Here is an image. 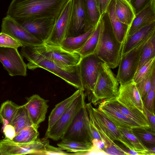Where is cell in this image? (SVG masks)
<instances>
[{
  "instance_id": "obj_1",
  "label": "cell",
  "mask_w": 155,
  "mask_h": 155,
  "mask_svg": "<svg viewBox=\"0 0 155 155\" xmlns=\"http://www.w3.org/2000/svg\"><path fill=\"white\" fill-rule=\"evenodd\" d=\"M21 47V54L28 61L27 64L28 69L34 70L38 68H42L84 91L78 64L71 66H62L44 57L33 50L30 46Z\"/></svg>"
},
{
  "instance_id": "obj_2",
  "label": "cell",
  "mask_w": 155,
  "mask_h": 155,
  "mask_svg": "<svg viewBox=\"0 0 155 155\" xmlns=\"http://www.w3.org/2000/svg\"><path fill=\"white\" fill-rule=\"evenodd\" d=\"M68 0H12L7 16L56 19Z\"/></svg>"
},
{
  "instance_id": "obj_3",
  "label": "cell",
  "mask_w": 155,
  "mask_h": 155,
  "mask_svg": "<svg viewBox=\"0 0 155 155\" xmlns=\"http://www.w3.org/2000/svg\"><path fill=\"white\" fill-rule=\"evenodd\" d=\"M98 43L94 53L110 68L119 64L122 44L117 39L106 13L101 16Z\"/></svg>"
},
{
  "instance_id": "obj_4",
  "label": "cell",
  "mask_w": 155,
  "mask_h": 155,
  "mask_svg": "<svg viewBox=\"0 0 155 155\" xmlns=\"http://www.w3.org/2000/svg\"><path fill=\"white\" fill-rule=\"evenodd\" d=\"M119 88V82L111 68L102 62L91 95V102L96 105L102 100L116 99Z\"/></svg>"
},
{
  "instance_id": "obj_5",
  "label": "cell",
  "mask_w": 155,
  "mask_h": 155,
  "mask_svg": "<svg viewBox=\"0 0 155 155\" xmlns=\"http://www.w3.org/2000/svg\"><path fill=\"white\" fill-rule=\"evenodd\" d=\"M85 107L89 120L97 130L102 131L112 141H119L128 148L134 150L115 125L101 111L93 107L91 102L86 104Z\"/></svg>"
},
{
  "instance_id": "obj_6",
  "label": "cell",
  "mask_w": 155,
  "mask_h": 155,
  "mask_svg": "<svg viewBox=\"0 0 155 155\" xmlns=\"http://www.w3.org/2000/svg\"><path fill=\"white\" fill-rule=\"evenodd\" d=\"M151 34L134 48L121 56L116 78L120 84L132 81L139 64L141 55Z\"/></svg>"
},
{
  "instance_id": "obj_7",
  "label": "cell",
  "mask_w": 155,
  "mask_h": 155,
  "mask_svg": "<svg viewBox=\"0 0 155 155\" xmlns=\"http://www.w3.org/2000/svg\"><path fill=\"white\" fill-rule=\"evenodd\" d=\"M85 105L75 115L61 140H70L93 145V138L90 130L89 118Z\"/></svg>"
},
{
  "instance_id": "obj_8",
  "label": "cell",
  "mask_w": 155,
  "mask_h": 155,
  "mask_svg": "<svg viewBox=\"0 0 155 155\" xmlns=\"http://www.w3.org/2000/svg\"><path fill=\"white\" fill-rule=\"evenodd\" d=\"M103 62L94 54L82 57L78 64L81 80L85 97L90 101L91 97Z\"/></svg>"
},
{
  "instance_id": "obj_9",
  "label": "cell",
  "mask_w": 155,
  "mask_h": 155,
  "mask_svg": "<svg viewBox=\"0 0 155 155\" xmlns=\"http://www.w3.org/2000/svg\"><path fill=\"white\" fill-rule=\"evenodd\" d=\"M84 92L82 91L51 129L46 131L45 137L54 141L61 140L75 115L86 104Z\"/></svg>"
},
{
  "instance_id": "obj_10",
  "label": "cell",
  "mask_w": 155,
  "mask_h": 155,
  "mask_svg": "<svg viewBox=\"0 0 155 155\" xmlns=\"http://www.w3.org/2000/svg\"><path fill=\"white\" fill-rule=\"evenodd\" d=\"M30 46L33 50L44 57L63 66L77 65L82 58L77 52H69L61 46L49 45L45 42Z\"/></svg>"
},
{
  "instance_id": "obj_11",
  "label": "cell",
  "mask_w": 155,
  "mask_h": 155,
  "mask_svg": "<svg viewBox=\"0 0 155 155\" xmlns=\"http://www.w3.org/2000/svg\"><path fill=\"white\" fill-rule=\"evenodd\" d=\"M45 137L27 143L14 142L4 139L0 140L1 155H42L45 145L49 143Z\"/></svg>"
},
{
  "instance_id": "obj_12",
  "label": "cell",
  "mask_w": 155,
  "mask_h": 155,
  "mask_svg": "<svg viewBox=\"0 0 155 155\" xmlns=\"http://www.w3.org/2000/svg\"><path fill=\"white\" fill-rule=\"evenodd\" d=\"M35 38L45 42L49 37L56 19L26 16L13 18Z\"/></svg>"
},
{
  "instance_id": "obj_13",
  "label": "cell",
  "mask_w": 155,
  "mask_h": 155,
  "mask_svg": "<svg viewBox=\"0 0 155 155\" xmlns=\"http://www.w3.org/2000/svg\"><path fill=\"white\" fill-rule=\"evenodd\" d=\"M71 6V0H68L56 19L51 33L45 42V43L49 45L61 46L62 41L66 37L69 27Z\"/></svg>"
},
{
  "instance_id": "obj_14",
  "label": "cell",
  "mask_w": 155,
  "mask_h": 155,
  "mask_svg": "<svg viewBox=\"0 0 155 155\" xmlns=\"http://www.w3.org/2000/svg\"><path fill=\"white\" fill-rule=\"evenodd\" d=\"M17 49L0 47V62L10 76H25L27 65Z\"/></svg>"
},
{
  "instance_id": "obj_15",
  "label": "cell",
  "mask_w": 155,
  "mask_h": 155,
  "mask_svg": "<svg viewBox=\"0 0 155 155\" xmlns=\"http://www.w3.org/2000/svg\"><path fill=\"white\" fill-rule=\"evenodd\" d=\"M1 32L10 36L22 46L36 45L44 43L32 35L13 18L7 16L2 19Z\"/></svg>"
},
{
  "instance_id": "obj_16",
  "label": "cell",
  "mask_w": 155,
  "mask_h": 155,
  "mask_svg": "<svg viewBox=\"0 0 155 155\" xmlns=\"http://www.w3.org/2000/svg\"><path fill=\"white\" fill-rule=\"evenodd\" d=\"M84 0H71L70 23L66 38L80 35L88 31Z\"/></svg>"
},
{
  "instance_id": "obj_17",
  "label": "cell",
  "mask_w": 155,
  "mask_h": 155,
  "mask_svg": "<svg viewBox=\"0 0 155 155\" xmlns=\"http://www.w3.org/2000/svg\"><path fill=\"white\" fill-rule=\"evenodd\" d=\"M117 100L126 108L143 112L144 105L136 84L133 81L120 84Z\"/></svg>"
},
{
  "instance_id": "obj_18",
  "label": "cell",
  "mask_w": 155,
  "mask_h": 155,
  "mask_svg": "<svg viewBox=\"0 0 155 155\" xmlns=\"http://www.w3.org/2000/svg\"><path fill=\"white\" fill-rule=\"evenodd\" d=\"M155 23V0H148L137 13L129 28L125 39L140 29Z\"/></svg>"
},
{
  "instance_id": "obj_19",
  "label": "cell",
  "mask_w": 155,
  "mask_h": 155,
  "mask_svg": "<svg viewBox=\"0 0 155 155\" xmlns=\"http://www.w3.org/2000/svg\"><path fill=\"white\" fill-rule=\"evenodd\" d=\"M47 100L38 94H34L27 99L25 104L32 125L37 128L44 121L49 107Z\"/></svg>"
},
{
  "instance_id": "obj_20",
  "label": "cell",
  "mask_w": 155,
  "mask_h": 155,
  "mask_svg": "<svg viewBox=\"0 0 155 155\" xmlns=\"http://www.w3.org/2000/svg\"><path fill=\"white\" fill-rule=\"evenodd\" d=\"M98 104L97 108L114 124L131 128L141 127L111 106L106 100H102Z\"/></svg>"
},
{
  "instance_id": "obj_21",
  "label": "cell",
  "mask_w": 155,
  "mask_h": 155,
  "mask_svg": "<svg viewBox=\"0 0 155 155\" xmlns=\"http://www.w3.org/2000/svg\"><path fill=\"white\" fill-rule=\"evenodd\" d=\"M154 32L155 23L140 29L128 37L123 45L121 56L137 46Z\"/></svg>"
},
{
  "instance_id": "obj_22",
  "label": "cell",
  "mask_w": 155,
  "mask_h": 155,
  "mask_svg": "<svg viewBox=\"0 0 155 155\" xmlns=\"http://www.w3.org/2000/svg\"><path fill=\"white\" fill-rule=\"evenodd\" d=\"M105 100L111 106L128 118L139 124L142 127H151L148 118L144 113L138 110L128 109L120 104L116 99Z\"/></svg>"
},
{
  "instance_id": "obj_23",
  "label": "cell",
  "mask_w": 155,
  "mask_h": 155,
  "mask_svg": "<svg viewBox=\"0 0 155 155\" xmlns=\"http://www.w3.org/2000/svg\"><path fill=\"white\" fill-rule=\"evenodd\" d=\"M113 31L117 40L122 44L127 35L129 27L123 23L117 18L114 11V2L113 0L106 12Z\"/></svg>"
},
{
  "instance_id": "obj_24",
  "label": "cell",
  "mask_w": 155,
  "mask_h": 155,
  "mask_svg": "<svg viewBox=\"0 0 155 155\" xmlns=\"http://www.w3.org/2000/svg\"><path fill=\"white\" fill-rule=\"evenodd\" d=\"M115 15L119 20L129 27L136 16L132 4L126 0H114Z\"/></svg>"
},
{
  "instance_id": "obj_25",
  "label": "cell",
  "mask_w": 155,
  "mask_h": 155,
  "mask_svg": "<svg viewBox=\"0 0 155 155\" xmlns=\"http://www.w3.org/2000/svg\"><path fill=\"white\" fill-rule=\"evenodd\" d=\"M82 91H83L78 89L70 97L55 105L49 116L48 126L47 131L51 129L65 112L73 101L81 94Z\"/></svg>"
},
{
  "instance_id": "obj_26",
  "label": "cell",
  "mask_w": 155,
  "mask_h": 155,
  "mask_svg": "<svg viewBox=\"0 0 155 155\" xmlns=\"http://www.w3.org/2000/svg\"><path fill=\"white\" fill-rule=\"evenodd\" d=\"M94 28L80 35L65 38L62 41L61 47L63 49L70 52H77L83 47L93 32Z\"/></svg>"
},
{
  "instance_id": "obj_27",
  "label": "cell",
  "mask_w": 155,
  "mask_h": 155,
  "mask_svg": "<svg viewBox=\"0 0 155 155\" xmlns=\"http://www.w3.org/2000/svg\"><path fill=\"white\" fill-rule=\"evenodd\" d=\"M57 144L58 147L63 150L74 152L75 155L88 154L94 149L93 145L78 141L62 139Z\"/></svg>"
},
{
  "instance_id": "obj_28",
  "label": "cell",
  "mask_w": 155,
  "mask_h": 155,
  "mask_svg": "<svg viewBox=\"0 0 155 155\" xmlns=\"http://www.w3.org/2000/svg\"><path fill=\"white\" fill-rule=\"evenodd\" d=\"M9 124L14 127L16 133L24 128L32 125L25 104L18 106Z\"/></svg>"
},
{
  "instance_id": "obj_29",
  "label": "cell",
  "mask_w": 155,
  "mask_h": 155,
  "mask_svg": "<svg viewBox=\"0 0 155 155\" xmlns=\"http://www.w3.org/2000/svg\"><path fill=\"white\" fill-rule=\"evenodd\" d=\"M123 135L139 155H148V150L133 133L131 128L114 124Z\"/></svg>"
},
{
  "instance_id": "obj_30",
  "label": "cell",
  "mask_w": 155,
  "mask_h": 155,
  "mask_svg": "<svg viewBox=\"0 0 155 155\" xmlns=\"http://www.w3.org/2000/svg\"><path fill=\"white\" fill-rule=\"evenodd\" d=\"M131 129L134 134L148 150L155 147V132L151 127H138Z\"/></svg>"
},
{
  "instance_id": "obj_31",
  "label": "cell",
  "mask_w": 155,
  "mask_h": 155,
  "mask_svg": "<svg viewBox=\"0 0 155 155\" xmlns=\"http://www.w3.org/2000/svg\"><path fill=\"white\" fill-rule=\"evenodd\" d=\"M84 7L88 30L94 28L101 17L94 0H84Z\"/></svg>"
},
{
  "instance_id": "obj_32",
  "label": "cell",
  "mask_w": 155,
  "mask_h": 155,
  "mask_svg": "<svg viewBox=\"0 0 155 155\" xmlns=\"http://www.w3.org/2000/svg\"><path fill=\"white\" fill-rule=\"evenodd\" d=\"M100 28V20L94 28V30L80 51L77 52L83 57L94 54L99 39Z\"/></svg>"
},
{
  "instance_id": "obj_33",
  "label": "cell",
  "mask_w": 155,
  "mask_h": 155,
  "mask_svg": "<svg viewBox=\"0 0 155 155\" xmlns=\"http://www.w3.org/2000/svg\"><path fill=\"white\" fill-rule=\"evenodd\" d=\"M38 129L33 125L26 127L18 133L12 140L14 142L27 143L33 142L38 137Z\"/></svg>"
},
{
  "instance_id": "obj_34",
  "label": "cell",
  "mask_w": 155,
  "mask_h": 155,
  "mask_svg": "<svg viewBox=\"0 0 155 155\" xmlns=\"http://www.w3.org/2000/svg\"><path fill=\"white\" fill-rule=\"evenodd\" d=\"M155 62L153 64L144 77L136 84L143 102L150 89L153 78L155 76Z\"/></svg>"
},
{
  "instance_id": "obj_35",
  "label": "cell",
  "mask_w": 155,
  "mask_h": 155,
  "mask_svg": "<svg viewBox=\"0 0 155 155\" xmlns=\"http://www.w3.org/2000/svg\"><path fill=\"white\" fill-rule=\"evenodd\" d=\"M18 107L10 101L2 104L0 108V119L3 126L10 123Z\"/></svg>"
},
{
  "instance_id": "obj_36",
  "label": "cell",
  "mask_w": 155,
  "mask_h": 155,
  "mask_svg": "<svg viewBox=\"0 0 155 155\" xmlns=\"http://www.w3.org/2000/svg\"><path fill=\"white\" fill-rule=\"evenodd\" d=\"M154 58H155V32L147 41L143 48L137 70Z\"/></svg>"
},
{
  "instance_id": "obj_37",
  "label": "cell",
  "mask_w": 155,
  "mask_h": 155,
  "mask_svg": "<svg viewBox=\"0 0 155 155\" xmlns=\"http://www.w3.org/2000/svg\"><path fill=\"white\" fill-rule=\"evenodd\" d=\"M155 76L154 77L150 89L143 101L144 106L148 110L154 113Z\"/></svg>"
},
{
  "instance_id": "obj_38",
  "label": "cell",
  "mask_w": 155,
  "mask_h": 155,
  "mask_svg": "<svg viewBox=\"0 0 155 155\" xmlns=\"http://www.w3.org/2000/svg\"><path fill=\"white\" fill-rule=\"evenodd\" d=\"M22 46L20 43L10 36L2 32L0 33V47L18 49Z\"/></svg>"
},
{
  "instance_id": "obj_39",
  "label": "cell",
  "mask_w": 155,
  "mask_h": 155,
  "mask_svg": "<svg viewBox=\"0 0 155 155\" xmlns=\"http://www.w3.org/2000/svg\"><path fill=\"white\" fill-rule=\"evenodd\" d=\"M155 62V58L150 60L138 69L133 78V81L135 84L140 82L144 77L153 64Z\"/></svg>"
},
{
  "instance_id": "obj_40",
  "label": "cell",
  "mask_w": 155,
  "mask_h": 155,
  "mask_svg": "<svg viewBox=\"0 0 155 155\" xmlns=\"http://www.w3.org/2000/svg\"><path fill=\"white\" fill-rule=\"evenodd\" d=\"M74 154L64 152L60 148L54 147L49 144V143H47L45 147L42 155H67Z\"/></svg>"
},
{
  "instance_id": "obj_41",
  "label": "cell",
  "mask_w": 155,
  "mask_h": 155,
  "mask_svg": "<svg viewBox=\"0 0 155 155\" xmlns=\"http://www.w3.org/2000/svg\"><path fill=\"white\" fill-rule=\"evenodd\" d=\"M102 151L107 154L127 155L126 153L120 148L115 142L114 143L104 147Z\"/></svg>"
},
{
  "instance_id": "obj_42",
  "label": "cell",
  "mask_w": 155,
  "mask_h": 155,
  "mask_svg": "<svg viewBox=\"0 0 155 155\" xmlns=\"http://www.w3.org/2000/svg\"><path fill=\"white\" fill-rule=\"evenodd\" d=\"M100 15L105 14L113 0H94Z\"/></svg>"
},
{
  "instance_id": "obj_43",
  "label": "cell",
  "mask_w": 155,
  "mask_h": 155,
  "mask_svg": "<svg viewBox=\"0 0 155 155\" xmlns=\"http://www.w3.org/2000/svg\"><path fill=\"white\" fill-rule=\"evenodd\" d=\"M2 129L5 136L4 139L12 140L16 134L14 127L10 124H8L3 126Z\"/></svg>"
},
{
  "instance_id": "obj_44",
  "label": "cell",
  "mask_w": 155,
  "mask_h": 155,
  "mask_svg": "<svg viewBox=\"0 0 155 155\" xmlns=\"http://www.w3.org/2000/svg\"><path fill=\"white\" fill-rule=\"evenodd\" d=\"M143 112L147 116L152 129L155 131V116L154 113L150 112L144 106Z\"/></svg>"
},
{
  "instance_id": "obj_45",
  "label": "cell",
  "mask_w": 155,
  "mask_h": 155,
  "mask_svg": "<svg viewBox=\"0 0 155 155\" xmlns=\"http://www.w3.org/2000/svg\"><path fill=\"white\" fill-rule=\"evenodd\" d=\"M148 0H134L133 5L136 14L139 12L145 5Z\"/></svg>"
},
{
  "instance_id": "obj_46",
  "label": "cell",
  "mask_w": 155,
  "mask_h": 155,
  "mask_svg": "<svg viewBox=\"0 0 155 155\" xmlns=\"http://www.w3.org/2000/svg\"><path fill=\"white\" fill-rule=\"evenodd\" d=\"M129 3L131 4L132 1L133 0H126Z\"/></svg>"
}]
</instances>
